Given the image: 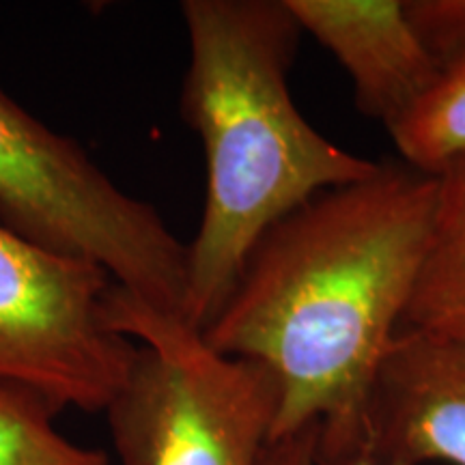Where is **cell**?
I'll return each mask as SVG.
<instances>
[{
    "mask_svg": "<svg viewBox=\"0 0 465 465\" xmlns=\"http://www.w3.org/2000/svg\"><path fill=\"white\" fill-rule=\"evenodd\" d=\"M433 199L431 174L380 164L312 196L250 250L203 339L274 377L272 440L317 427L323 465L366 461L371 392L405 322Z\"/></svg>",
    "mask_w": 465,
    "mask_h": 465,
    "instance_id": "obj_1",
    "label": "cell"
},
{
    "mask_svg": "<svg viewBox=\"0 0 465 465\" xmlns=\"http://www.w3.org/2000/svg\"><path fill=\"white\" fill-rule=\"evenodd\" d=\"M182 15V116L207 166L188 243V319L205 332L267 229L312 196L371 177L380 162L325 138L295 106L287 75L304 31L287 0H185Z\"/></svg>",
    "mask_w": 465,
    "mask_h": 465,
    "instance_id": "obj_2",
    "label": "cell"
},
{
    "mask_svg": "<svg viewBox=\"0 0 465 465\" xmlns=\"http://www.w3.org/2000/svg\"><path fill=\"white\" fill-rule=\"evenodd\" d=\"M106 306L116 332L141 342L104 411L121 465H259L278 411L274 377L116 284Z\"/></svg>",
    "mask_w": 465,
    "mask_h": 465,
    "instance_id": "obj_3",
    "label": "cell"
},
{
    "mask_svg": "<svg viewBox=\"0 0 465 465\" xmlns=\"http://www.w3.org/2000/svg\"><path fill=\"white\" fill-rule=\"evenodd\" d=\"M0 220L28 240L106 270L119 289L188 319V243L116 185L69 136L0 89Z\"/></svg>",
    "mask_w": 465,
    "mask_h": 465,
    "instance_id": "obj_4",
    "label": "cell"
},
{
    "mask_svg": "<svg viewBox=\"0 0 465 465\" xmlns=\"http://www.w3.org/2000/svg\"><path fill=\"white\" fill-rule=\"evenodd\" d=\"M114 281L91 261L28 240L0 220V388L106 411L136 345L108 322Z\"/></svg>",
    "mask_w": 465,
    "mask_h": 465,
    "instance_id": "obj_5",
    "label": "cell"
},
{
    "mask_svg": "<svg viewBox=\"0 0 465 465\" xmlns=\"http://www.w3.org/2000/svg\"><path fill=\"white\" fill-rule=\"evenodd\" d=\"M366 461L465 465V342L401 330L371 392Z\"/></svg>",
    "mask_w": 465,
    "mask_h": 465,
    "instance_id": "obj_6",
    "label": "cell"
},
{
    "mask_svg": "<svg viewBox=\"0 0 465 465\" xmlns=\"http://www.w3.org/2000/svg\"><path fill=\"white\" fill-rule=\"evenodd\" d=\"M311 33L351 78L362 114L392 125L440 72L407 15L405 0H287Z\"/></svg>",
    "mask_w": 465,
    "mask_h": 465,
    "instance_id": "obj_7",
    "label": "cell"
},
{
    "mask_svg": "<svg viewBox=\"0 0 465 465\" xmlns=\"http://www.w3.org/2000/svg\"><path fill=\"white\" fill-rule=\"evenodd\" d=\"M433 179L431 229L403 325L465 342V155Z\"/></svg>",
    "mask_w": 465,
    "mask_h": 465,
    "instance_id": "obj_8",
    "label": "cell"
},
{
    "mask_svg": "<svg viewBox=\"0 0 465 465\" xmlns=\"http://www.w3.org/2000/svg\"><path fill=\"white\" fill-rule=\"evenodd\" d=\"M388 132L405 166L431 177L465 155V52L441 63L431 86Z\"/></svg>",
    "mask_w": 465,
    "mask_h": 465,
    "instance_id": "obj_9",
    "label": "cell"
},
{
    "mask_svg": "<svg viewBox=\"0 0 465 465\" xmlns=\"http://www.w3.org/2000/svg\"><path fill=\"white\" fill-rule=\"evenodd\" d=\"M56 414L39 394L0 388V465H108L106 452L58 431Z\"/></svg>",
    "mask_w": 465,
    "mask_h": 465,
    "instance_id": "obj_10",
    "label": "cell"
},
{
    "mask_svg": "<svg viewBox=\"0 0 465 465\" xmlns=\"http://www.w3.org/2000/svg\"><path fill=\"white\" fill-rule=\"evenodd\" d=\"M405 9L440 65L465 52V0H405Z\"/></svg>",
    "mask_w": 465,
    "mask_h": 465,
    "instance_id": "obj_11",
    "label": "cell"
},
{
    "mask_svg": "<svg viewBox=\"0 0 465 465\" xmlns=\"http://www.w3.org/2000/svg\"><path fill=\"white\" fill-rule=\"evenodd\" d=\"M317 427L302 429L298 433L272 440L259 465H323L317 455ZM353 465H392L380 461H358Z\"/></svg>",
    "mask_w": 465,
    "mask_h": 465,
    "instance_id": "obj_12",
    "label": "cell"
}]
</instances>
